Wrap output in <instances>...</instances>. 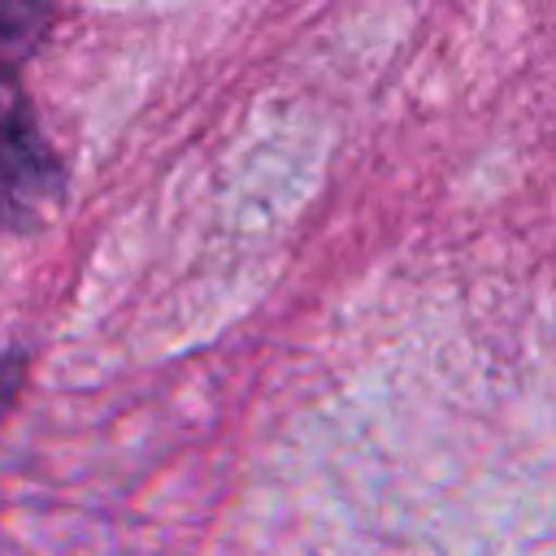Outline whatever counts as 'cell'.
<instances>
[{"mask_svg":"<svg viewBox=\"0 0 556 556\" xmlns=\"http://www.w3.org/2000/svg\"><path fill=\"white\" fill-rule=\"evenodd\" d=\"M61 195V161L48 148L17 74H0V226L30 230Z\"/></svg>","mask_w":556,"mask_h":556,"instance_id":"cell-1","label":"cell"},{"mask_svg":"<svg viewBox=\"0 0 556 556\" xmlns=\"http://www.w3.org/2000/svg\"><path fill=\"white\" fill-rule=\"evenodd\" d=\"M56 9L43 4H0V74H22L52 26Z\"/></svg>","mask_w":556,"mask_h":556,"instance_id":"cell-2","label":"cell"}]
</instances>
